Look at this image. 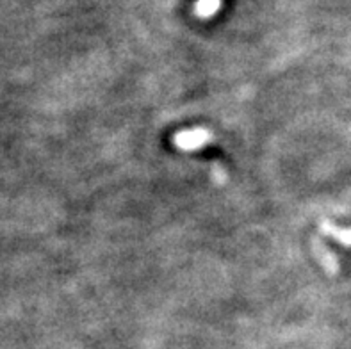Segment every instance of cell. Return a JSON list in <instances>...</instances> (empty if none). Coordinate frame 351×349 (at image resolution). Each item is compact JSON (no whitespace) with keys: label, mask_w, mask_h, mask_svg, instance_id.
<instances>
[{"label":"cell","mask_w":351,"mask_h":349,"mask_svg":"<svg viewBox=\"0 0 351 349\" xmlns=\"http://www.w3.org/2000/svg\"><path fill=\"white\" fill-rule=\"evenodd\" d=\"M175 145L180 150H196L202 148L204 145L213 141V134L204 130V128H196V130H180L173 137Z\"/></svg>","instance_id":"6da1fadb"},{"label":"cell","mask_w":351,"mask_h":349,"mask_svg":"<svg viewBox=\"0 0 351 349\" xmlns=\"http://www.w3.org/2000/svg\"><path fill=\"white\" fill-rule=\"evenodd\" d=\"M219 8H221V0H198L195 11L200 18H210L218 13Z\"/></svg>","instance_id":"7a4b0ae2"},{"label":"cell","mask_w":351,"mask_h":349,"mask_svg":"<svg viewBox=\"0 0 351 349\" xmlns=\"http://www.w3.org/2000/svg\"><path fill=\"white\" fill-rule=\"evenodd\" d=\"M323 228H325L326 232H330L332 235H335L337 239H341L343 243L346 244H351V230H337V228H334L332 225H323Z\"/></svg>","instance_id":"3957f363"}]
</instances>
